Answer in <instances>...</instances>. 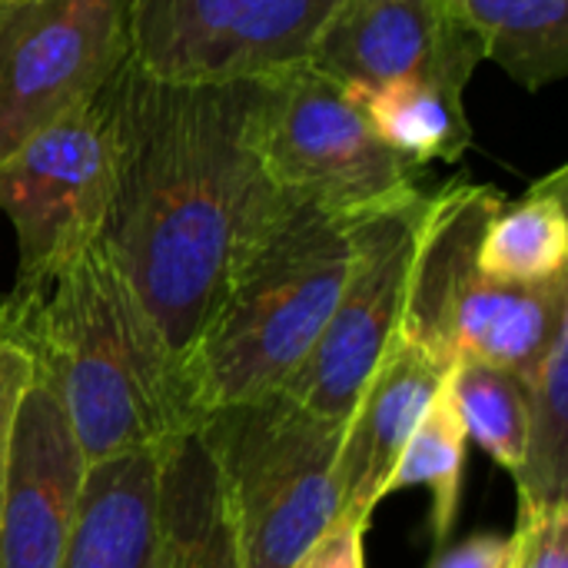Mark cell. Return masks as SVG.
I'll list each match as a JSON object with an SVG mask.
<instances>
[{
  "label": "cell",
  "instance_id": "6da1fadb",
  "mask_svg": "<svg viewBox=\"0 0 568 568\" xmlns=\"http://www.w3.org/2000/svg\"><path fill=\"white\" fill-rule=\"evenodd\" d=\"M103 97L113 196L100 243L190 366L243 253L280 203L253 133L260 80L180 83L126 57Z\"/></svg>",
  "mask_w": 568,
  "mask_h": 568
},
{
  "label": "cell",
  "instance_id": "7a4b0ae2",
  "mask_svg": "<svg viewBox=\"0 0 568 568\" xmlns=\"http://www.w3.org/2000/svg\"><path fill=\"white\" fill-rule=\"evenodd\" d=\"M0 333L30 349L90 466L130 453H166L200 429L190 366L166 346L120 266L97 240Z\"/></svg>",
  "mask_w": 568,
  "mask_h": 568
},
{
  "label": "cell",
  "instance_id": "3957f363",
  "mask_svg": "<svg viewBox=\"0 0 568 568\" xmlns=\"http://www.w3.org/2000/svg\"><path fill=\"white\" fill-rule=\"evenodd\" d=\"M356 223L280 190L190 359L203 419L293 379L339 300Z\"/></svg>",
  "mask_w": 568,
  "mask_h": 568
},
{
  "label": "cell",
  "instance_id": "277c9868",
  "mask_svg": "<svg viewBox=\"0 0 568 568\" xmlns=\"http://www.w3.org/2000/svg\"><path fill=\"white\" fill-rule=\"evenodd\" d=\"M503 193L453 180L426 196L399 333L436 359L526 379L568 323V276L519 286L479 270V240Z\"/></svg>",
  "mask_w": 568,
  "mask_h": 568
},
{
  "label": "cell",
  "instance_id": "5b68a950",
  "mask_svg": "<svg viewBox=\"0 0 568 568\" xmlns=\"http://www.w3.org/2000/svg\"><path fill=\"white\" fill-rule=\"evenodd\" d=\"M329 423L273 393L200 423L243 568H293L339 519V443Z\"/></svg>",
  "mask_w": 568,
  "mask_h": 568
},
{
  "label": "cell",
  "instance_id": "8992f818",
  "mask_svg": "<svg viewBox=\"0 0 568 568\" xmlns=\"http://www.w3.org/2000/svg\"><path fill=\"white\" fill-rule=\"evenodd\" d=\"M256 153L290 196L363 220L419 196V170L389 150L343 83L313 63L260 80Z\"/></svg>",
  "mask_w": 568,
  "mask_h": 568
},
{
  "label": "cell",
  "instance_id": "52a82bcc",
  "mask_svg": "<svg viewBox=\"0 0 568 568\" xmlns=\"http://www.w3.org/2000/svg\"><path fill=\"white\" fill-rule=\"evenodd\" d=\"M110 196L113 120L100 93L0 163V213L17 233V280L0 313L30 306L67 263L100 240Z\"/></svg>",
  "mask_w": 568,
  "mask_h": 568
},
{
  "label": "cell",
  "instance_id": "ba28073f",
  "mask_svg": "<svg viewBox=\"0 0 568 568\" xmlns=\"http://www.w3.org/2000/svg\"><path fill=\"white\" fill-rule=\"evenodd\" d=\"M130 57V0L0 3V163L93 103Z\"/></svg>",
  "mask_w": 568,
  "mask_h": 568
},
{
  "label": "cell",
  "instance_id": "9c48e42d",
  "mask_svg": "<svg viewBox=\"0 0 568 568\" xmlns=\"http://www.w3.org/2000/svg\"><path fill=\"white\" fill-rule=\"evenodd\" d=\"M343 0H130V57L180 83L263 80L310 63Z\"/></svg>",
  "mask_w": 568,
  "mask_h": 568
},
{
  "label": "cell",
  "instance_id": "30bf717a",
  "mask_svg": "<svg viewBox=\"0 0 568 568\" xmlns=\"http://www.w3.org/2000/svg\"><path fill=\"white\" fill-rule=\"evenodd\" d=\"M426 196L429 193H419L356 223L353 263L339 300L313 353L280 389L320 419H349L359 393L403 326Z\"/></svg>",
  "mask_w": 568,
  "mask_h": 568
},
{
  "label": "cell",
  "instance_id": "8fae6325",
  "mask_svg": "<svg viewBox=\"0 0 568 568\" xmlns=\"http://www.w3.org/2000/svg\"><path fill=\"white\" fill-rule=\"evenodd\" d=\"M310 63L343 87L416 80L466 97L483 50L449 0H343Z\"/></svg>",
  "mask_w": 568,
  "mask_h": 568
},
{
  "label": "cell",
  "instance_id": "7c38bea8",
  "mask_svg": "<svg viewBox=\"0 0 568 568\" xmlns=\"http://www.w3.org/2000/svg\"><path fill=\"white\" fill-rule=\"evenodd\" d=\"M87 463L47 386L33 379L20 403L0 509V568H63Z\"/></svg>",
  "mask_w": 568,
  "mask_h": 568
},
{
  "label": "cell",
  "instance_id": "4fadbf2b",
  "mask_svg": "<svg viewBox=\"0 0 568 568\" xmlns=\"http://www.w3.org/2000/svg\"><path fill=\"white\" fill-rule=\"evenodd\" d=\"M449 373V363L396 333L343 426L339 519L369 529L376 506L389 496V479L409 436Z\"/></svg>",
  "mask_w": 568,
  "mask_h": 568
},
{
  "label": "cell",
  "instance_id": "5bb4252c",
  "mask_svg": "<svg viewBox=\"0 0 568 568\" xmlns=\"http://www.w3.org/2000/svg\"><path fill=\"white\" fill-rule=\"evenodd\" d=\"M163 456L130 453L87 469L63 568H160Z\"/></svg>",
  "mask_w": 568,
  "mask_h": 568
},
{
  "label": "cell",
  "instance_id": "9a60e30c",
  "mask_svg": "<svg viewBox=\"0 0 568 568\" xmlns=\"http://www.w3.org/2000/svg\"><path fill=\"white\" fill-rule=\"evenodd\" d=\"M160 539V568H243L226 493L200 429L163 456Z\"/></svg>",
  "mask_w": 568,
  "mask_h": 568
},
{
  "label": "cell",
  "instance_id": "2e32d148",
  "mask_svg": "<svg viewBox=\"0 0 568 568\" xmlns=\"http://www.w3.org/2000/svg\"><path fill=\"white\" fill-rule=\"evenodd\" d=\"M568 170L556 166L519 200L493 210L479 240V270L499 283L542 286L568 276Z\"/></svg>",
  "mask_w": 568,
  "mask_h": 568
},
{
  "label": "cell",
  "instance_id": "e0dca14e",
  "mask_svg": "<svg viewBox=\"0 0 568 568\" xmlns=\"http://www.w3.org/2000/svg\"><path fill=\"white\" fill-rule=\"evenodd\" d=\"M479 40L483 60L499 63L519 87L542 90L568 73V0H449Z\"/></svg>",
  "mask_w": 568,
  "mask_h": 568
},
{
  "label": "cell",
  "instance_id": "ac0fdd59",
  "mask_svg": "<svg viewBox=\"0 0 568 568\" xmlns=\"http://www.w3.org/2000/svg\"><path fill=\"white\" fill-rule=\"evenodd\" d=\"M346 90L363 110L373 133L416 170L429 166L433 160L456 163L473 143V126L459 93L416 80Z\"/></svg>",
  "mask_w": 568,
  "mask_h": 568
},
{
  "label": "cell",
  "instance_id": "d6986e66",
  "mask_svg": "<svg viewBox=\"0 0 568 568\" xmlns=\"http://www.w3.org/2000/svg\"><path fill=\"white\" fill-rule=\"evenodd\" d=\"M526 389L529 443L523 466L513 473L519 513L568 506V323L526 376Z\"/></svg>",
  "mask_w": 568,
  "mask_h": 568
},
{
  "label": "cell",
  "instance_id": "ffe728a7",
  "mask_svg": "<svg viewBox=\"0 0 568 568\" xmlns=\"http://www.w3.org/2000/svg\"><path fill=\"white\" fill-rule=\"evenodd\" d=\"M466 446H469L466 426L459 419L449 386H443L439 396L423 413V419H419L416 433L409 436V443L393 469V479H389V493L413 489V486L429 489V496H433L429 532L436 542L449 539L459 506H463Z\"/></svg>",
  "mask_w": 568,
  "mask_h": 568
},
{
  "label": "cell",
  "instance_id": "44dd1931",
  "mask_svg": "<svg viewBox=\"0 0 568 568\" xmlns=\"http://www.w3.org/2000/svg\"><path fill=\"white\" fill-rule=\"evenodd\" d=\"M466 436L486 449L506 473H516L526 459L529 443V389L516 373L456 363L446 379Z\"/></svg>",
  "mask_w": 568,
  "mask_h": 568
},
{
  "label": "cell",
  "instance_id": "7402d4cb",
  "mask_svg": "<svg viewBox=\"0 0 568 568\" xmlns=\"http://www.w3.org/2000/svg\"><path fill=\"white\" fill-rule=\"evenodd\" d=\"M37 379V363L27 346L0 333V509H3V486L10 469L13 429L20 416V403Z\"/></svg>",
  "mask_w": 568,
  "mask_h": 568
},
{
  "label": "cell",
  "instance_id": "603a6c76",
  "mask_svg": "<svg viewBox=\"0 0 568 568\" xmlns=\"http://www.w3.org/2000/svg\"><path fill=\"white\" fill-rule=\"evenodd\" d=\"M519 566L568 568V506L519 513Z\"/></svg>",
  "mask_w": 568,
  "mask_h": 568
},
{
  "label": "cell",
  "instance_id": "cb8c5ba5",
  "mask_svg": "<svg viewBox=\"0 0 568 568\" xmlns=\"http://www.w3.org/2000/svg\"><path fill=\"white\" fill-rule=\"evenodd\" d=\"M519 566V536L476 532L449 549H443L429 568H516Z\"/></svg>",
  "mask_w": 568,
  "mask_h": 568
},
{
  "label": "cell",
  "instance_id": "d4e9b609",
  "mask_svg": "<svg viewBox=\"0 0 568 568\" xmlns=\"http://www.w3.org/2000/svg\"><path fill=\"white\" fill-rule=\"evenodd\" d=\"M366 526L336 519L333 529L313 542L293 568H366Z\"/></svg>",
  "mask_w": 568,
  "mask_h": 568
},
{
  "label": "cell",
  "instance_id": "484cf974",
  "mask_svg": "<svg viewBox=\"0 0 568 568\" xmlns=\"http://www.w3.org/2000/svg\"><path fill=\"white\" fill-rule=\"evenodd\" d=\"M0 3H10V0H0Z\"/></svg>",
  "mask_w": 568,
  "mask_h": 568
}]
</instances>
